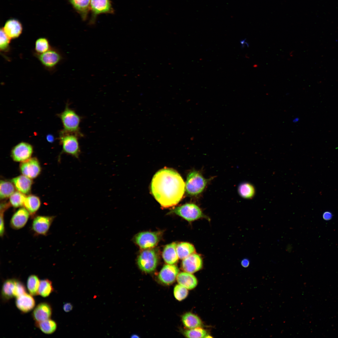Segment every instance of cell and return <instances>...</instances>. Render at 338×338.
<instances>
[{"label":"cell","instance_id":"1","mask_svg":"<svg viewBox=\"0 0 338 338\" xmlns=\"http://www.w3.org/2000/svg\"><path fill=\"white\" fill-rule=\"evenodd\" d=\"M152 194L163 208L177 204L185 190V184L179 174L174 170L165 168L157 172L151 183Z\"/></svg>","mask_w":338,"mask_h":338},{"label":"cell","instance_id":"2","mask_svg":"<svg viewBox=\"0 0 338 338\" xmlns=\"http://www.w3.org/2000/svg\"><path fill=\"white\" fill-rule=\"evenodd\" d=\"M59 116L63 127L62 132L75 134L80 137L83 136L84 135L80 128L82 117L74 110L70 108L68 104Z\"/></svg>","mask_w":338,"mask_h":338},{"label":"cell","instance_id":"3","mask_svg":"<svg viewBox=\"0 0 338 338\" xmlns=\"http://www.w3.org/2000/svg\"><path fill=\"white\" fill-rule=\"evenodd\" d=\"M208 179H206L199 172L193 170L188 174L185 184L187 193L191 196H196L204 190Z\"/></svg>","mask_w":338,"mask_h":338},{"label":"cell","instance_id":"4","mask_svg":"<svg viewBox=\"0 0 338 338\" xmlns=\"http://www.w3.org/2000/svg\"><path fill=\"white\" fill-rule=\"evenodd\" d=\"M80 137L74 133L62 132L60 140L63 151L78 159L81 153L79 139Z\"/></svg>","mask_w":338,"mask_h":338},{"label":"cell","instance_id":"5","mask_svg":"<svg viewBox=\"0 0 338 338\" xmlns=\"http://www.w3.org/2000/svg\"><path fill=\"white\" fill-rule=\"evenodd\" d=\"M158 258L154 249H147L142 251L137 259V263L140 269L147 273L155 270L157 266Z\"/></svg>","mask_w":338,"mask_h":338},{"label":"cell","instance_id":"6","mask_svg":"<svg viewBox=\"0 0 338 338\" xmlns=\"http://www.w3.org/2000/svg\"><path fill=\"white\" fill-rule=\"evenodd\" d=\"M171 213L177 215L189 222L205 217L201 208L193 203H187L173 209Z\"/></svg>","mask_w":338,"mask_h":338},{"label":"cell","instance_id":"7","mask_svg":"<svg viewBox=\"0 0 338 338\" xmlns=\"http://www.w3.org/2000/svg\"><path fill=\"white\" fill-rule=\"evenodd\" d=\"M91 15L88 25L95 24L98 16L102 14H114L111 0H90Z\"/></svg>","mask_w":338,"mask_h":338},{"label":"cell","instance_id":"8","mask_svg":"<svg viewBox=\"0 0 338 338\" xmlns=\"http://www.w3.org/2000/svg\"><path fill=\"white\" fill-rule=\"evenodd\" d=\"M34 55L46 69L50 70L54 69L63 58L59 50L53 47L43 53L34 52Z\"/></svg>","mask_w":338,"mask_h":338},{"label":"cell","instance_id":"9","mask_svg":"<svg viewBox=\"0 0 338 338\" xmlns=\"http://www.w3.org/2000/svg\"><path fill=\"white\" fill-rule=\"evenodd\" d=\"M160 236L157 232H143L137 234L134 238V240L141 248L149 249L157 244Z\"/></svg>","mask_w":338,"mask_h":338},{"label":"cell","instance_id":"10","mask_svg":"<svg viewBox=\"0 0 338 338\" xmlns=\"http://www.w3.org/2000/svg\"><path fill=\"white\" fill-rule=\"evenodd\" d=\"M33 152L32 146L28 143L22 142L13 148L11 155L14 161L22 162L30 158Z\"/></svg>","mask_w":338,"mask_h":338},{"label":"cell","instance_id":"11","mask_svg":"<svg viewBox=\"0 0 338 338\" xmlns=\"http://www.w3.org/2000/svg\"><path fill=\"white\" fill-rule=\"evenodd\" d=\"M20 168L22 174L31 179L37 177L41 170L39 162L35 157L22 162Z\"/></svg>","mask_w":338,"mask_h":338},{"label":"cell","instance_id":"12","mask_svg":"<svg viewBox=\"0 0 338 338\" xmlns=\"http://www.w3.org/2000/svg\"><path fill=\"white\" fill-rule=\"evenodd\" d=\"M202 265V257L199 255L195 253L183 259L182 263L183 270L185 272L191 274L200 270Z\"/></svg>","mask_w":338,"mask_h":338},{"label":"cell","instance_id":"13","mask_svg":"<svg viewBox=\"0 0 338 338\" xmlns=\"http://www.w3.org/2000/svg\"><path fill=\"white\" fill-rule=\"evenodd\" d=\"M179 271L176 266L167 264L163 266L159 273L158 278L163 284L170 285L175 281Z\"/></svg>","mask_w":338,"mask_h":338},{"label":"cell","instance_id":"14","mask_svg":"<svg viewBox=\"0 0 338 338\" xmlns=\"http://www.w3.org/2000/svg\"><path fill=\"white\" fill-rule=\"evenodd\" d=\"M52 216H38L33 219L32 228L37 234L45 235L47 233L53 220Z\"/></svg>","mask_w":338,"mask_h":338},{"label":"cell","instance_id":"15","mask_svg":"<svg viewBox=\"0 0 338 338\" xmlns=\"http://www.w3.org/2000/svg\"><path fill=\"white\" fill-rule=\"evenodd\" d=\"M52 308L50 304L46 302L39 304L34 308L32 315L35 322H39L50 319Z\"/></svg>","mask_w":338,"mask_h":338},{"label":"cell","instance_id":"16","mask_svg":"<svg viewBox=\"0 0 338 338\" xmlns=\"http://www.w3.org/2000/svg\"><path fill=\"white\" fill-rule=\"evenodd\" d=\"M3 28L5 33L11 39L19 37L23 30L21 23L18 20L14 19H11L7 20Z\"/></svg>","mask_w":338,"mask_h":338},{"label":"cell","instance_id":"17","mask_svg":"<svg viewBox=\"0 0 338 338\" xmlns=\"http://www.w3.org/2000/svg\"><path fill=\"white\" fill-rule=\"evenodd\" d=\"M32 296L26 293L16 297V306L22 312L28 313L34 308L35 302Z\"/></svg>","mask_w":338,"mask_h":338},{"label":"cell","instance_id":"18","mask_svg":"<svg viewBox=\"0 0 338 338\" xmlns=\"http://www.w3.org/2000/svg\"><path fill=\"white\" fill-rule=\"evenodd\" d=\"M28 211L26 208L18 209L13 215L10 224L13 229H18L23 227L27 223L29 217Z\"/></svg>","mask_w":338,"mask_h":338},{"label":"cell","instance_id":"19","mask_svg":"<svg viewBox=\"0 0 338 338\" xmlns=\"http://www.w3.org/2000/svg\"><path fill=\"white\" fill-rule=\"evenodd\" d=\"M83 21L87 19L90 10V0H68Z\"/></svg>","mask_w":338,"mask_h":338},{"label":"cell","instance_id":"20","mask_svg":"<svg viewBox=\"0 0 338 338\" xmlns=\"http://www.w3.org/2000/svg\"><path fill=\"white\" fill-rule=\"evenodd\" d=\"M11 181L18 192L24 194L30 192L32 183L31 178L23 175L12 179Z\"/></svg>","mask_w":338,"mask_h":338},{"label":"cell","instance_id":"21","mask_svg":"<svg viewBox=\"0 0 338 338\" xmlns=\"http://www.w3.org/2000/svg\"><path fill=\"white\" fill-rule=\"evenodd\" d=\"M177 244L173 242L166 245L162 252V257L167 264H174L178 261L179 257L176 251Z\"/></svg>","mask_w":338,"mask_h":338},{"label":"cell","instance_id":"22","mask_svg":"<svg viewBox=\"0 0 338 338\" xmlns=\"http://www.w3.org/2000/svg\"><path fill=\"white\" fill-rule=\"evenodd\" d=\"M178 284L188 289H192L197 285L196 277L191 273L186 272L179 273L177 277Z\"/></svg>","mask_w":338,"mask_h":338},{"label":"cell","instance_id":"23","mask_svg":"<svg viewBox=\"0 0 338 338\" xmlns=\"http://www.w3.org/2000/svg\"><path fill=\"white\" fill-rule=\"evenodd\" d=\"M17 279H8L3 283L1 289V296L4 301L8 300L15 297V286Z\"/></svg>","mask_w":338,"mask_h":338},{"label":"cell","instance_id":"24","mask_svg":"<svg viewBox=\"0 0 338 338\" xmlns=\"http://www.w3.org/2000/svg\"><path fill=\"white\" fill-rule=\"evenodd\" d=\"M182 321L184 325L187 328L192 329L200 327L202 322L200 318L191 312H187L182 317Z\"/></svg>","mask_w":338,"mask_h":338},{"label":"cell","instance_id":"25","mask_svg":"<svg viewBox=\"0 0 338 338\" xmlns=\"http://www.w3.org/2000/svg\"><path fill=\"white\" fill-rule=\"evenodd\" d=\"M176 251L179 258L183 259L195 253V249L192 244L188 242H182L177 244Z\"/></svg>","mask_w":338,"mask_h":338},{"label":"cell","instance_id":"26","mask_svg":"<svg viewBox=\"0 0 338 338\" xmlns=\"http://www.w3.org/2000/svg\"><path fill=\"white\" fill-rule=\"evenodd\" d=\"M35 326L43 333L47 334H52L57 328L56 322L50 319L40 322H35Z\"/></svg>","mask_w":338,"mask_h":338},{"label":"cell","instance_id":"27","mask_svg":"<svg viewBox=\"0 0 338 338\" xmlns=\"http://www.w3.org/2000/svg\"><path fill=\"white\" fill-rule=\"evenodd\" d=\"M24 205L29 213L33 214L39 208L40 205V200L38 197L30 195L26 197Z\"/></svg>","mask_w":338,"mask_h":338},{"label":"cell","instance_id":"28","mask_svg":"<svg viewBox=\"0 0 338 338\" xmlns=\"http://www.w3.org/2000/svg\"><path fill=\"white\" fill-rule=\"evenodd\" d=\"M238 190L239 195L245 199L253 198L255 193L253 186L250 183L246 182L241 183L238 187Z\"/></svg>","mask_w":338,"mask_h":338},{"label":"cell","instance_id":"29","mask_svg":"<svg viewBox=\"0 0 338 338\" xmlns=\"http://www.w3.org/2000/svg\"><path fill=\"white\" fill-rule=\"evenodd\" d=\"M40 281L35 275L29 276L27 281V286L30 294L32 296L38 295V289Z\"/></svg>","mask_w":338,"mask_h":338},{"label":"cell","instance_id":"30","mask_svg":"<svg viewBox=\"0 0 338 338\" xmlns=\"http://www.w3.org/2000/svg\"><path fill=\"white\" fill-rule=\"evenodd\" d=\"M13 184L11 182L3 180L0 181V197L3 199L10 197L14 192L15 188Z\"/></svg>","mask_w":338,"mask_h":338},{"label":"cell","instance_id":"31","mask_svg":"<svg viewBox=\"0 0 338 338\" xmlns=\"http://www.w3.org/2000/svg\"><path fill=\"white\" fill-rule=\"evenodd\" d=\"M54 290L52 282L48 279L41 280L38 289V294L44 297L49 296Z\"/></svg>","mask_w":338,"mask_h":338},{"label":"cell","instance_id":"32","mask_svg":"<svg viewBox=\"0 0 338 338\" xmlns=\"http://www.w3.org/2000/svg\"><path fill=\"white\" fill-rule=\"evenodd\" d=\"M51 48L49 40L46 38H39L35 41V52L37 53H44L49 50Z\"/></svg>","mask_w":338,"mask_h":338},{"label":"cell","instance_id":"33","mask_svg":"<svg viewBox=\"0 0 338 338\" xmlns=\"http://www.w3.org/2000/svg\"><path fill=\"white\" fill-rule=\"evenodd\" d=\"M184 334L187 338H207L209 336L205 330L200 327L186 330Z\"/></svg>","mask_w":338,"mask_h":338},{"label":"cell","instance_id":"34","mask_svg":"<svg viewBox=\"0 0 338 338\" xmlns=\"http://www.w3.org/2000/svg\"><path fill=\"white\" fill-rule=\"evenodd\" d=\"M26 197L24 194L18 191L14 192L10 196V203L14 207H21L24 205Z\"/></svg>","mask_w":338,"mask_h":338},{"label":"cell","instance_id":"35","mask_svg":"<svg viewBox=\"0 0 338 338\" xmlns=\"http://www.w3.org/2000/svg\"><path fill=\"white\" fill-rule=\"evenodd\" d=\"M0 49L3 52H8L10 49L11 39L4 32L3 28L0 29Z\"/></svg>","mask_w":338,"mask_h":338},{"label":"cell","instance_id":"36","mask_svg":"<svg viewBox=\"0 0 338 338\" xmlns=\"http://www.w3.org/2000/svg\"><path fill=\"white\" fill-rule=\"evenodd\" d=\"M187 289L182 285H176L174 289V295L175 298L178 301H182L187 296Z\"/></svg>","mask_w":338,"mask_h":338},{"label":"cell","instance_id":"37","mask_svg":"<svg viewBox=\"0 0 338 338\" xmlns=\"http://www.w3.org/2000/svg\"><path fill=\"white\" fill-rule=\"evenodd\" d=\"M26 293L25 287L21 281L17 279L15 289V297H17Z\"/></svg>","mask_w":338,"mask_h":338},{"label":"cell","instance_id":"38","mask_svg":"<svg viewBox=\"0 0 338 338\" xmlns=\"http://www.w3.org/2000/svg\"><path fill=\"white\" fill-rule=\"evenodd\" d=\"M4 212L0 211V234L1 236H3L4 234L5 231L4 220L3 217V213Z\"/></svg>","mask_w":338,"mask_h":338},{"label":"cell","instance_id":"39","mask_svg":"<svg viewBox=\"0 0 338 338\" xmlns=\"http://www.w3.org/2000/svg\"><path fill=\"white\" fill-rule=\"evenodd\" d=\"M73 308V306L70 303H65L63 306V309L64 311L66 312H68L72 310Z\"/></svg>","mask_w":338,"mask_h":338},{"label":"cell","instance_id":"40","mask_svg":"<svg viewBox=\"0 0 338 338\" xmlns=\"http://www.w3.org/2000/svg\"><path fill=\"white\" fill-rule=\"evenodd\" d=\"M333 217L332 213L329 211H325L323 214V218L326 221H328L331 219Z\"/></svg>","mask_w":338,"mask_h":338},{"label":"cell","instance_id":"41","mask_svg":"<svg viewBox=\"0 0 338 338\" xmlns=\"http://www.w3.org/2000/svg\"><path fill=\"white\" fill-rule=\"evenodd\" d=\"M241 264L243 267H247L249 264V260L247 259H244L242 261Z\"/></svg>","mask_w":338,"mask_h":338},{"label":"cell","instance_id":"42","mask_svg":"<svg viewBox=\"0 0 338 338\" xmlns=\"http://www.w3.org/2000/svg\"><path fill=\"white\" fill-rule=\"evenodd\" d=\"M47 140L49 142L52 143L54 141V137L51 134L48 135L46 137Z\"/></svg>","mask_w":338,"mask_h":338},{"label":"cell","instance_id":"43","mask_svg":"<svg viewBox=\"0 0 338 338\" xmlns=\"http://www.w3.org/2000/svg\"><path fill=\"white\" fill-rule=\"evenodd\" d=\"M299 120L300 119L298 117H295L293 119L292 121L294 123H296L298 122Z\"/></svg>","mask_w":338,"mask_h":338}]
</instances>
